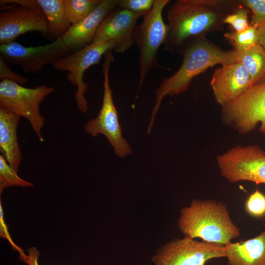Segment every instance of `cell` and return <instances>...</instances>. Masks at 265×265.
<instances>
[{"label": "cell", "instance_id": "obj_1", "mask_svg": "<svg viewBox=\"0 0 265 265\" xmlns=\"http://www.w3.org/2000/svg\"><path fill=\"white\" fill-rule=\"evenodd\" d=\"M224 3L220 0H177L167 12L165 49L183 52L195 37L215 29L225 17L221 10Z\"/></svg>", "mask_w": 265, "mask_h": 265}, {"label": "cell", "instance_id": "obj_2", "mask_svg": "<svg viewBox=\"0 0 265 265\" xmlns=\"http://www.w3.org/2000/svg\"><path fill=\"white\" fill-rule=\"evenodd\" d=\"M183 53V60L179 69L172 76L164 79L156 91V103L148 126V134L152 131L156 115L166 96H173L187 90L193 79L209 67L237 63L238 55L235 49L224 51L203 39H197L190 44Z\"/></svg>", "mask_w": 265, "mask_h": 265}, {"label": "cell", "instance_id": "obj_3", "mask_svg": "<svg viewBox=\"0 0 265 265\" xmlns=\"http://www.w3.org/2000/svg\"><path fill=\"white\" fill-rule=\"evenodd\" d=\"M178 227L185 236L225 245L240 236L227 205L214 200L193 199L181 210Z\"/></svg>", "mask_w": 265, "mask_h": 265}, {"label": "cell", "instance_id": "obj_4", "mask_svg": "<svg viewBox=\"0 0 265 265\" xmlns=\"http://www.w3.org/2000/svg\"><path fill=\"white\" fill-rule=\"evenodd\" d=\"M169 0H155L150 12L143 16V21L135 26L133 39L139 52V79L136 97L149 71L159 67L157 54L160 46L164 44L168 31L164 22L162 11Z\"/></svg>", "mask_w": 265, "mask_h": 265}, {"label": "cell", "instance_id": "obj_5", "mask_svg": "<svg viewBox=\"0 0 265 265\" xmlns=\"http://www.w3.org/2000/svg\"><path fill=\"white\" fill-rule=\"evenodd\" d=\"M114 60L112 50L106 53L102 65L104 95L102 107L97 116L85 123L84 129L93 137L99 134L104 135L113 148L115 154L119 157L124 158L132 155V149L123 136L118 112L114 104L112 91L109 84V69Z\"/></svg>", "mask_w": 265, "mask_h": 265}, {"label": "cell", "instance_id": "obj_6", "mask_svg": "<svg viewBox=\"0 0 265 265\" xmlns=\"http://www.w3.org/2000/svg\"><path fill=\"white\" fill-rule=\"evenodd\" d=\"M45 85L27 88L15 82L3 80L0 82V108L28 120L40 141H44L42 129L45 117L40 112L41 102L54 91Z\"/></svg>", "mask_w": 265, "mask_h": 265}, {"label": "cell", "instance_id": "obj_7", "mask_svg": "<svg viewBox=\"0 0 265 265\" xmlns=\"http://www.w3.org/2000/svg\"><path fill=\"white\" fill-rule=\"evenodd\" d=\"M221 175L231 183L265 184V151L258 145H238L216 157Z\"/></svg>", "mask_w": 265, "mask_h": 265}, {"label": "cell", "instance_id": "obj_8", "mask_svg": "<svg viewBox=\"0 0 265 265\" xmlns=\"http://www.w3.org/2000/svg\"><path fill=\"white\" fill-rule=\"evenodd\" d=\"M223 122L238 132L245 134L260 124L265 134V82L254 85L222 107Z\"/></svg>", "mask_w": 265, "mask_h": 265}, {"label": "cell", "instance_id": "obj_9", "mask_svg": "<svg viewBox=\"0 0 265 265\" xmlns=\"http://www.w3.org/2000/svg\"><path fill=\"white\" fill-rule=\"evenodd\" d=\"M115 44L113 41H107L97 44H91L79 50L72 52L56 60L52 64L54 69L68 72L67 79L77 90L75 98L77 106L80 111L86 113L88 104L84 94L88 84L83 81L85 71L91 66L100 64V60L106 52L113 51Z\"/></svg>", "mask_w": 265, "mask_h": 265}, {"label": "cell", "instance_id": "obj_10", "mask_svg": "<svg viewBox=\"0 0 265 265\" xmlns=\"http://www.w3.org/2000/svg\"><path fill=\"white\" fill-rule=\"evenodd\" d=\"M225 257L224 245L185 236L159 248L151 259L155 265H205L211 259Z\"/></svg>", "mask_w": 265, "mask_h": 265}, {"label": "cell", "instance_id": "obj_11", "mask_svg": "<svg viewBox=\"0 0 265 265\" xmlns=\"http://www.w3.org/2000/svg\"><path fill=\"white\" fill-rule=\"evenodd\" d=\"M72 52L61 37L36 47H25L15 41L0 45V56L8 65L19 66L25 73L33 74Z\"/></svg>", "mask_w": 265, "mask_h": 265}, {"label": "cell", "instance_id": "obj_12", "mask_svg": "<svg viewBox=\"0 0 265 265\" xmlns=\"http://www.w3.org/2000/svg\"><path fill=\"white\" fill-rule=\"evenodd\" d=\"M0 10V45L14 42L21 35L30 31H38L47 36V21L41 9L15 4L1 6Z\"/></svg>", "mask_w": 265, "mask_h": 265}, {"label": "cell", "instance_id": "obj_13", "mask_svg": "<svg viewBox=\"0 0 265 265\" xmlns=\"http://www.w3.org/2000/svg\"><path fill=\"white\" fill-rule=\"evenodd\" d=\"M140 17L117 6L103 20L91 44L113 41L115 52L122 53L126 52L134 44L133 33Z\"/></svg>", "mask_w": 265, "mask_h": 265}, {"label": "cell", "instance_id": "obj_14", "mask_svg": "<svg viewBox=\"0 0 265 265\" xmlns=\"http://www.w3.org/2000/svg\"><path fill=\"white\" fill-rule=\"evenodd\" d=\"M211 85L215 101L222 107L252 87L247 70L238 63L223 65L217 69L212 75Z\"/></svg>", "mask_w": 265, "mask_h": 265}, {"label": "cell", "instance_id": "obj_15", "mask_svg": "<svg viewBox=\"0 0 265 265\" xmlns=\"http://www.w3.org/2000/svg\"><path fill=\"white\" fill-rule=\"evenodd\" d=\"M118 0H102L99 5L86 18L72 25L61 37L72 52L90 45L97 30L106 16L117 6Z\"/></svg>", "mask_w": 265, "mask_h": 265}, {"label": "cell", "instance_id": "obj_16", "mask_svg": "<svg viewBox=\"0 0 265 265\" xmlns=\"http://www.w3.org/2000/svg\"><path fill=\"white\" fill-rule=\"evenodd\" d=\"M224 246L228 265H265V229L253 238Z\"/></svg>", "mask_w": 265, "mask_h": 265}, {"label": "cell", "instance_id": "obj_17", "mask_svg": "<svg viewBox=\"0 0 265 265\" xmlns=\"http://www.w3.org/2000/svg\"><path fill=\"white\" fill-rule=\"evenodd\" d=\"M20 118L10 111L0 108V151L17 172L22 159L17 132Z\"/></svg>", "mask_w": 265, "mask_h": 265}, {"label": "cell", "instance_id": "obj_18", "mask_svg": "<svg viewBox=\"0 0 265 265\" xmlns=\"http://www.w3.org/2000/svg\"><path fill=\"white\" fill-rule=\"evenodd\" d=\"M47 21L48 34L61 37L69 29L71 24L68 21L63 8V0H37Z\"/></svg>", "mask_w": 265, "mask_h": 265}, {"label": "cell", "instance_id": "obj_19", "mask_svg": "<svg viewBox=\"0 0 265 265\" xmlns=\"http://www.w3.org/2000/svg\"><path fill=\"white\" fill-rule=\"evenodd\" d=\"M237 51V63L246 68L252 86L265 82V49L258 43L248 50Z\"/></svg>", "mask_w": 265, "mask_h": 265}, {"label": "cell", "instance_id": "obj_20", "mask_svg": "<svg viewBox=\"0 0 265 265\" xmlns=\"http://www.w3.org/2000/svg\"><path fill=\"white\" fill-rule=\"evenodd\" d=\"M102 0H63V8L68 21L72 25L88 16Z\"/></svg>", "mask_w": 265, "mask_h": 265}, {"label": "cell", "instance_id": "obj_21", "mask_svg": "<svg viewBox=\"0 0 265 265\" xmlns=\"http://www.w3.org/2000/svg\"><path fill=\"white\" fill-rule=\"evenodd\" d=\"M15 170L7 162L3 155H0V194L3 189L12 186L31 187L34 184L20 178Z\"/></svg>", "mask_w": 265, "mask_h": 265}, {"label": "cell", "instance_id": "obj_22", "mask_svg": "<svg viewBox=\"0 0 265 265\" xmlns=\"http://www.w3.org/2000/svg\"><path fill=\"white\" fill-rule=\"evenodd\" d=\"M224 36L234 42L235 49L238 51L246 50L258 44L259 39L258 29L251 25L242 32H226Z\"/></svg>", "mask_w": 265, "mask_h": 265}, {"label": "cell", "instance_id": "obj_23", "mask_svg": "<svg viewBox=\"0 0 265 265\" xmlns=\"http://www.w3.org/2000/svg\"><path fill=\"white\" fill-rule=\"evenodd\" d=\"M245 209L250 216L262 218L265 216V195L257 189L251 194L245 203Z\"/></svg>", "mask_w": 265, "mask_h": 265}, {"label": "cell", "instance_id": "obj_24", "mask_svg": "<svg viewBox=\"0 0 265 265\" xmlns=\"http://www.w3.org/2000/svg\"><path fill=\"white\" fill-rule=\"evenodd\" d=\"M155 0H118L117 7L144 16L152 10Z\"/></svg>", "mask_w": 265, "mask_h": 265}, {"label": "cell", "instance_id": "obj_25", "mask_svg": "<svg viewBox=\"0 0 265 265\" xmlns=\"http://www.w3.org/2000/svg\"><path fill=\"white\" fill-rule=\"evenodd\" d=\"M240 1L252 12L251 26L258 28L265 25V0H243Z\"/></svg>", "mask_w": 265, "mask_h": 265}, {"label": "cell", "instance_id": "obj_26", "mask_svg": "<svg viewBox=\"0 0 265 265\" xmlns=\"http://www.w3.org/2000/svg\"><path fill=\"white\" fill-rule=\"evenodd\" d=\"M248 9L240 8L235 12L227 15L223 20V23L231 25L237 32L246 30L250 25L248 21Z\"/></svg>", "mask_w": 265, "mask_h": 265}, {"label": "cell", "instance_id": "obj_27", "mask_svg": "<svg viewBox=\"0 0 265 265\" xmlns=\"http://www.w3.org/2000/svg\"><path fill=\"white\" fill-rule=\"evenodd\" d=\"M0 79L1 80H7L21 85L26 84L27 82L25 78L12 70L1 56H0Z\"/></svg>", "mask_w": 265, "mask_h": 265}, {"label": "cell", "instance_id": "obj_28", "mask_svg": "<svg viewBox=\"0 0 265 265\" xmlns=\"http://www.w3.org/2000/svg\"><path fill=\"white\" fill-rule=\"evenodd\" d=\"M0 236L8 240V241L11 243L12 246L19 251L20 256H23L25 254L23 250L14 243L8 233L7 227L5 224L3 219V212L1 202H0Z\"/></svg>", "mask_w": 265, "mask_h": 265}, {"label": "cell", "instance_id": "obj_29", "mask_svg": "<svg viewBox=\"0 0 265 265\" xmlns=\"http://www.w3.org/2000/svg\"><path fill=\"white\" fill-rule=\"evenodd\" d=\"M9 4H15L30 9H40L37 0H0V5L3 6Z\"/></svg>", "mask_w": 265, "mask_h": 265}, {"label": "cell", "instance_id": "obj_30", "mask_svg": "<svg viewBox=\"0 0 265 265\" xmlns=\"http://www.w3.org/2000/svg\"><path fill=\"white\" fill-rule=\"evenodd\" d=\"M39 252L36 249V247H32L28 249L27 255H25L21 258L22 260L28 265H39Z\"/></svg>", "mask_w": 265, "mask_h": 265}, {"label": "cell", "instance_id": "obj_31", "mask_svg": "<svg viewBox=\"0 0 265 265\" xmlns=\"http://www.w3.org/2000/svg\"><path fill=\"white\" fill-rule=\"evenodd\" d=\"M257 29L259 34L258 43L265 49V25L261 26Z\"/></svg>", "mask_w": 265, "mask_h": 265}]
</instances>
